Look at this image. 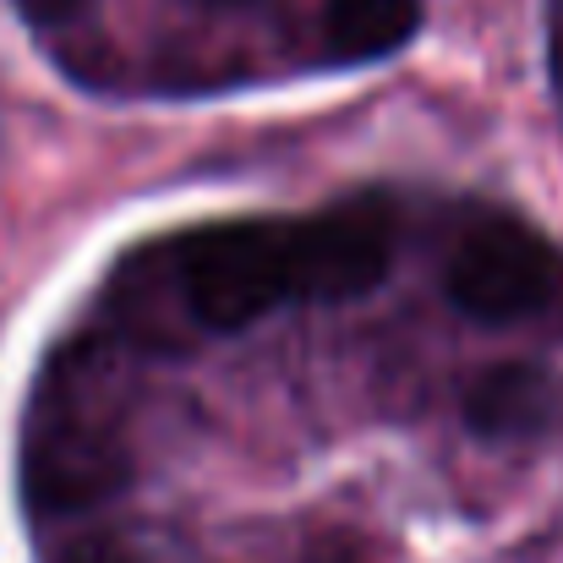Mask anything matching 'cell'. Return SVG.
I'll return each mask as SVG.
<instances>
[{
	"label": "cell",
	"instance_id": "cell-1",
	"mask_svg": "<svg viewBox=\"0 0 563 563\" xmlns=\"http://www.w3.org/2000/svg\"><path fill=\"white\" fill-rule=\"evenodd\" d=\"M132 482L121 356L104 340L66 345L33 388L22 493L38 515H82Z\"/></svg>",
	"mask_w": 563,
	"mask_h": 563
},
{
	"label": "cell",
	"instance_id": "cell-2",
	"mask_svg": "<svg viewBox=\"0 0 563 563\" xmlns=\"http://www.w3.org/2000/svg\"><path fill=\"white\" fill-rule=\"evenodd\" d=\"M176 285L187 312L213 334H241L296 301L290 219L202 224L176 241Z\"/></svg>",
	"mask_w": 563,
	"mask_h": 563
},
{
	"label": "cell",
	"instance_id": "cell-3",
	"mask_svg": "<svg viewBox=\"0 0 563 563\" xmlns=\"http://www.w3.org/2000/svg\"><path fill=\"white\" fill-rule=\"evenodd\" d=\"M443 290L465 318L493 329L563 323V252L542 230L487 213L454 241Z\"/></svg>",
	"mask_w": 563,
	"mask_h": 563
},
{
	"label": "cell",
	"instance_id": "cell-4",
	"mask_svg": "<svg viewBox=\"0 0 563 563\" xmlns=\"http://www.w3.org/2000/svg\"><path fill=\"white\" fill-rule=\"evenodd\" d=\"M296 301H356L383 285L394 263V213L377 197L290 219Z\"/></svg>",
	"mask_w": 563,
	"mask_h": 563
},
{
	"label": "cell",
	"instance_id": "cell-5",
	"mask_svg": "<svg viewBox=\"0 0 563 563\" xmlns=\"http://www.w3.org/2000/svg\"><path fill=\"white\" fill-rule=\"evenodd\" d=\"M553 416V377L531 362L487 367L465 388V421L482 438H526Z\"/></svg>",
	"mask_w": 563,
	"mask_h": 563
},
{
	"label": "cell",
	"instance_id": "cell-6",
	"mask_svg": "<svg viewBox=\"0 0 563 563\" xmlns=\"http://www.w3.org/2000/svg\"><path fill=\"white\" fill-rule=\"evenodd\" d=\"M421 22L416 0H329L323 5V49L334 60H383L410 44Z\"/></svg>",
	"mask_w": 563,
	"mask_h": 563
},
{
	"label": "cell",
	"instance_id": "cell-7",
	"mask_svg": "<svg viewBox=\"0 0 563 563\" xmlns=\"http://www.w3.org/2000/svg\"><path fill=\"white\" fill-rule=\"evenodd\" d=\"M60 563H143L132 548H121V542H82V548H71Z\"/></svg>",
	"mask_w": 563,
	"mask_h": 563
},
{
	"label": "cell",
	"instance_id": "cell-8",
	"mask_svg": "<svg viewBox=\"0 0 563 563\" xmlns=\"http://www.w3.org/2000/svg\"><path fill=\"white\" fill-rule=\"evenodd\" d=\"M77 5H82V0H16V11H22L27 22H66Z\"/></svg>",
	"mask_w": 563,
	"mask_h": 563
},
{
	"label": "cell",
	"instance_id": "cell-9",
	"mask_svg": "<svg viewBox=\"0 0 563 563\" xmlns=\"http://www.w3.org/2000/svg\"><path fill=\"white\" fill-rule=\"evenodd\" d=\"M553 71H559V82H563V27L553 33Z\"/></svg>",
	"mask_w": 563,
	"mask_h": 563
},
{
	"label": "cell",
	"instance_id": "cell-10",
	"mask_svg": "<svg viewBox=\"0 0 563 563\" xmlns=\"http://www.w3.org/2000/svg\"><path fill=\"white\" fill-rule=\"evenodd\" d=\"M208 5H230V0H208Z\"/></svg>",
	"mask_w": 563,
	"mask_h": 563
}]
</instances>
